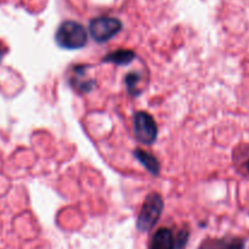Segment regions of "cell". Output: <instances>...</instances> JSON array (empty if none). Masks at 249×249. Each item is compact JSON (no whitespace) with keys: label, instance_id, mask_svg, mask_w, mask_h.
<instances>
[{"label":"cell","instance_id":"cell-1","mask_svg":"<svg viewBox=\"0 0 249 249\" xmlns=\"http://www.w3.org/2000/svg\"><path fill=\"white\" fill-rule=\"evenodd\" d=\"M55 41L61 49L75 50L84 48L88 43V33L84 27L75 21H65L58 26Z\"/></svg>","mask_w":249,"mask_h":249},{"label":"cell","instance_id":"cell-2","mask_svg":"<svg viewBox=\"0 0 249 249\" xmlns=\"http://www.w3.org/2000/svg\"><path fill=\"white\" fill-rule=\"evenodd\" d=\"M163 208H164V203L160 195L155 194V192L148 195L143 202L142 208L138 216V221H136L139 230L142 232L150 231L160 220Z\"/></svg>","mask_w":249,"mask_h":249},{"label":"cell","instance_id":"cell-3","mask_svg":"<svg viewBox=\"0 0 249 249\" xmlns=\"http://www.w3.org/2000/svg\"><path fill=\"white\" fill-rule=\"evenodd\" d=\"M134 135L143 145H152L157 140L158 126L147 112L139 111L134 114Z\"/></svg>","mask_w":249,"mask_h":249},{"label":"cell","instance_id":"cell-4","mask_svg":"<svg viewBox=\"0 0 249 249\" xmlns=\"http://www.w3.org/2000/svg\"><path fill=\"white\" fill-rule=\"evenodd\" d=\"M122 22L114 17H97L91 19L89 31L92 39L97 43H105L111 40L122 31Z\"/></svg>","mask_w":249,"mask_h":249},{"label":"cell","instance_id":"cell-5","mask_svg":"<svg viewBox=\"0 0 249 249\" xmlns=\"http://www.w3.org/2000/svg\"><path fill=\"white\" fill-rule=\"evenodd\" d=\"M87 68L88 66L79 65L73 68V74L70 79V84L72 85L73 89L77 90L78 92H90L95 88V80L89 79L87 77Z\"/></svg>","mask_w":249,"mask_h":249},{"label":"cell","instance_id":"cell-6","mask_svg":"<svg viewBox=\"0 0 249 249\" xmlns=\"http://www.w3.org/2000/svg\"><path fill=\"white\" fill-rule=\"evenodd\" d=\"M175 241L173 232L167 228L156 231L150 243V249H174Z\"/></svg>","mask_w":249,"mask_h":249},{"label":"cell","instance_id":"cell-7","mask_svg":"<svg viewBox=\"0 0 249 249\" xmlns=\"http://www.w3.org/2000/svg\"><path fill=\"white\" fill-rule=\"evenodd\" d=\"M134 156H135L136 160H138L139 162L151 173V174L155 175V177H157V175L160 174V165L155 156L146 152V151L141 150V148H136V150L134 151Z\"/></svg>","mask_w":249,"mask_h":249},{"label":"cell","instance_id":"cell-8","mask_svg":"<svg viewBox=\"0 0 249 249\" xmlns=\"http://www.w3.org/2000/svg\"><path fill=\"white\" fill-rule=\"evenodd\" d=\"M134 58H135V53L134 51L126 50V49H121V50L107 53L102 61L107 63H114V65L118 66H125L133 62Z\"/></svg>","mask_w":249,"mask_h":249},{"label":"cell","instance_id":"cell-9","mask_svg":"<svg viewBox=\"0 0 249 249\" xmlns=\"http://www.w3.org/2000/svg\"><path fill=\"white\" fill-rule=\"evenodd\" d=\"M201 249H245V243L241 240L214 241L203 245Z\"/></svg>","mask_w":249,"mask_h":249},{"label":"cell","instance_id":"cell-10","mask_svg":"<svg viewBox=\"0 0 249 249\" xmlns=\"http://www.w3.org/2000/svg\"><path fill=\"white\" fill-rule=\"evenodd\" d=\"M140 80H141V77L139 73L131 72V73H128V74H126V77H125L126 90H128L131 95H138L139 92H140V90L138 89Z\"/></svg>","mask_w":249,"mask_h":249},{"label":"cell","instance_id":"cell-11","mask_svg":"<svg viewBox=\"0 0 249 249\" xmlns=\"http://www.w3.org/2000/svg\"><path fill=\"white\" fill-rule=\"evenodd\" d=\"M4 53H5L4 48H2V45H1V44H0V62H1L2 57H4Z\"/></svg>","mask_w":249,"mask_h":249},{"label":"cell","instance_id":"cell-12","mask_svg":"<svg viewBox=\"0 0 249 249\" xmlns=\"http://www.w3.org/2000/svg\"><path fill=\"white\" fill-rule=\"evenodd\" d=\"M247 168H248V172H249V162H248V164H247Z\"/></svg>","mask_w":249,"mask_h":249}]
</instances>
